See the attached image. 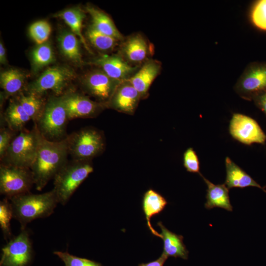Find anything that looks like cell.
<instances>
[{"label": "cell", "mask_w": 266, "mask_h": 266, "mask_svg": "<svg viewBox=\"0 0 266 266\" xmlns=\"http://www.w3.org/2000/svg\"><path fill=\"white\" fill-rule=\"evenodd\" d=\"M0 63L1 64H6L7 63L5 49L1 42L0 43Z\"/></svg>", "instance_id": "obj_38"}, {"label": "cell", "mask_w": 266, "mask_h": 266, "mask_svg": "<svg viewBox=\"0 0 266 266\" xmlns=\"http://www.w3.org/2000/svg\"><path fill=\"white\" fill-rule=\"evenodd\" d=\"M74 77L73 70L67 67H49L28 86L27 93L41 96L45 92L51 91L56 95H60Z\"/></svg>", "instance_id": "obj_8"}, {"label": "cell", "mask_w": 266, "mask_h": 266, "mask_svg": "<svg viewBox=\"0 0 266 266\" xmlns=\"http://www.w3.org/2000/svg\"><path fill=\"white\" fill-rule=\"evenodd\" d=\"M141 96L128 80L121 82L105 104L116 110L129 114L134 113Z\"/></svg>", "instance_id": "obj_15"}, {"label": "cell", "mask_w": 266, "mask_h": 266, "mask_svg": "<svg viewBox=\"0 0 266 266\" xmlns=\"http://www.w3.org/2000/svg\"><path fill=\"white\" fill-rule=\"evenodd\" d=\"M17 100L31 119L36 124L41 117L46 104L41 96L32 94L25 95L21 93Z\"/></svg>", "instance_id": "obj_27"}, {"label": "cell", "mask_w": 266, "mask_h": 266, "mask_svg": "<svg viewBox=\"0 0 266 266\" xmlns=\"http://www.w3.org/2000/svg\"><path fill=\"white\" fill-rule=\"evenodd\" d=\"M25 75L17 69L11 68L2 72L0 76L1 87L5 96H9L19 93L22 88Z\"/></svg>", "instance_id": "obj_26"}, {"label": "cell", "mask_w": 266, "mask_h": 266, "mask_svg": "<svg viewBox=\"0 0 266 266\" xmlns=\"http://www.w3.org/2000/svg\"><path fill=\"white\" fill-rule=\"evenodd\" d=\"M203 178L207 186L206 190V201L204 207L207 209L219 207L229 211H233L229 195V188L226 184H214L205 178L201 173L199 174Z\"/></svg>", "instance_id": "obj_19"}, {"label": "cell", "mask_w": 266, "mask_h": 266, "mask_svg": "<svg viewBox=\"0 0 266 266\" xmlns=\"http://www.w3.org/2000/svg\"><path fill=\"white\" fill-rule=\"evenodd\" d=\"M9 200L5 198L0 202V226L5 239L11 235L10 221L13 218L12 207Z\"/></svg>", "instance_id": "obj_30"}, {"label": "cell", "mask_w": 266, "mask_h": 266, "mask_svg": "<svg viewBox=\"0 0 266 266\" xmlns=\"http://www.w3.org/2000/svg\"><path fill=\"white\" fill-rule=\"evenodd\" d=\"M157 225L161 230L160 238L163 239L164 243L162 253L167 258L172 257L187 260L189 251L184 244L183 236L170 231L161 222H158Z\"/></svg>", "instance_id": "obj_18"}, {"label": "cell", "mask_w": 266, "mask_h": 266, "mask_svg": "<svg viewBox=\"0 0 266 266\" xmlns=\"http://www.w3.org/2000/svg\"><path fill=\"white\" fill-rule=\"evenodd\" d=\"M251 18L258 28L266 31V0L257 1L252 7Z\"/></svg>", "instance_id": "obj_32"}, {"label": "cell", "mask_w": 266, "mask_h": 266, "mask_svg": "<svg viewBox=\"0 0 266 266\" xmlns=\"http://www.w3.org/2000/svg\"><path fill=\"white\" fill-rule=\"evenodd\" d=\"M53 253L63 261L65 266H102L99 263L77 257L67 252L54 251Z\"/></svg>", "instance_id": "obj_33"}, {"label": "cell", "mask_w": 266, "mask_h": 266, "mask_svg": "<svg viewBox=\"0 0 266 266\" xmlns=\"http://www.w3.org/2000/svg\"><path fill=\"white\" fill-rule=\"evenodd\" d=\"M42 136L36 124L31 130L23 129L14 137L1 163L30 168L36 157Z\"/></svg>", "instance_id": "obj_3"}, {"label": "cell", "mask_w": 266, "mask_h": 266, "mask_svg": "<svg viewBox=\"0 0 266 266\" xmlns=\"http://www.w3.org/2000/svg\"><path fill=\"white\" fill-rule=\"evenodd\" d=\"M87 38L90 43L100 51H109L112 49L119 41L117 39L104 34L90 25L86 32Z\"/></svg>", "instance_id": "obj_29"}, {"label": "cell", "mask_w": 266, "mask_h": 266, "mask_svg": "<svg viewBox=\"0 0 266 266\" xmlns=\"http://www.w3.org/2000/svg\"><path fill=\"white\" fill-rule=\"evenodd\" d=\"M92 63L100 66L108 76L119 82L129 79L138 70L137 66H131L119 55H103Z\"/></svg>", "instance_id": "obj_14"}, {"label": "cell", "mask_w": 266, "mask_h": 266, "mask_svg": "<svg viewBox=\"0 0 266 266\" xmlns=\"http://www.w3.org/2000/svg\"><path fill=\"white\" fill-rule=\"evenodd\" d=\"M86 10L91 16V25L96 30L119 41L124 38L113 21L106 14L90 5L86 7Z\"/></svg>", "instance_id": "obj_22"}, {"label": "cell", "mask_w": 266, "mask_h": 266, "mask_svg": "<svg viewBox=\"0 0 266 266\" xmlns=\"http://www.w3.org/2000/svg\"><path fill=\"white\" fill-rule=\"evenodd\" d=\"M56 17L63 19L70 31L78 37L86 49L90 51L82 33V23L85 17L83 10L79 7L68 8L56 14Z\"/></svg>", "instance_id": "obj_24"}, {"label": "cell", "mask_w": 266, "mask_h": 266, "mask_svg": "<svg viewBox=\"0 0 266 266\" xmlns=\"http://www.w3.org/2000/svg\"><path fill=\"white\" fill-rule=\"evenodd\" d=\"M79 39L71 31L63 30L58 36V42L62 54L74 63L83 62Z\"/></svg>", "instance_id": "obj_23"}, {"label": "cell", "mask_w": 266, "mask_h": 266, "mask_svg": "<svg viewBox=\"0 0 266 266\" xmlns=\"http://www.w3.org/2000/svg\"><path fill=\"white\" fill-rule=\"evenodd\" d=\"M68 121L62 97H53L46 102L43 111L36 124L41 134L49 140L66 138Z\"/></svg>", "instance_id": "obj_5"}, {"label": "cell", "mask_w": 266, "mask_h": 266, "mask_svg": "<svg viewBox=\"0 0 266 266\" xmlns=\"http://www.w3.org/2000/svg\"><path fill=\"white\" fill-rule=\"evenodd\" d=\"M11 203L13 218L19 222L21 230L38 218L51 215L59 203L54 189L40 194L28 193L9 199Z\"/></svg>", "instance_id": "obj_2"}, {"label": "cell", "mask_w": 266, "mask_h": 266, "mask_svg": "<svg viewBox=\"0 0 266 266\" xmlns=\"http://www.w3.org/2000/svg\"><path fill=\"white\" fill-rule=\"evenodd\" d=\"M3 119L8 128L15 132L24 129L25 125L31 120L17 99L9 103Z\"/></svg>", "instance_id": "obj_25"}, {"label": "cell", "mask_w": 266, "mask_h": 266, "mask_svg": "<svg viewBox=\"0 0 266 266\" xmlns=\"http://www.w3.org/2000/svg\"><path fill=\"white\" fill-rule=\"evenodd\" d=\"M93 170L91 161H67L54 178L53 189L59 203L65 205Z\"/></svg>", "instance_id": "obj_4"}, {"label": "cell", "mask_w": 266, "mask_h": 266, "mask_svg": "<svg viewBox=\"0 0 266 266\" xmlns=\"http://www.w3.org/2000/svg\"><path fill=\"white\" fill-rule=\"evenodd\" d=\"M161 68V65L159 62L155 60H149L128 80L141 97L144 96L160 73Z\"/></svg>", "instance_id": "obj_16"}, {"label": "cell", "mask_w": 266, "mask_h": 266, "mask_svg": "<svg viewBox=\"0 0 266 266\" xmlns=\"http://www.w3.org/2000/svg\"><path fill=\"white\" fill-rule=\"evenodd\" d=\"M167 259V257L162 253L157 260L148 263L139 264L138 266H163Z\"/></svg>", "instance_id": "obj_37"}, {"label": "cell", "mask_w": 266, "mask_h": 266, "mask_svg": "<svg viewBox=\"0 0 266 266\" xmlns=\"http://www.w3.org/2000/svg\"><path fill=\"white\" fill-rule=\"evenodd\" d=\"M121 82L111 78L102 70L89 72L83 80L86 90L104 105L109 101Z\"/></svg>", "instance_id": "obj_12"}, {"label": "cell", "mask_w": 266, "mask_h": 266, "mask_svg": "<svg viewBox=\"0 0 266 266\" xmlns=\"http://www.w3.org/2000/svg\"><path fill=\"white\" fill-rule=\"evenodd\" d=\"M183 165L188 172L200 173L199 160L193 148H189L184 153Z\"/></svg>", "instance_id": "obj_34"}, {"label": "cell", "mask_w": 266, "mask_h": 266, "mask_svg": "<svg viewBox=\"0 0 266 266\" xmlns=\"http://www.w3.org/2000/svg\"><path fill=\"white\" fill-rule=\"evenodd\" d=\"M252 100L266 115V91L256 95Z\"/></svg>", "instance_id": "obj_36"}, {"label": "cell", "mask_w": 266, "mask_h": 266, "mask_svg": "<svg viewBox=\"0 0 266 266\" xmlns=\"http://www.w3.org/2000/svg\"><path fill=\"white\" fill-rule=\"evenodd\" d=\"M67 136L53 141L42 135L36 157L30 168L37 190L41 191L67 162Z\"/></svg>", "instance_id": "obj_1"}, {"label": "cell", "mask_w": 266, "mask_h": 266, "mask_svg": "<svg viewBox=\"0 0 266 266\" xmlns=\"http://www.w3.org/2000/svg\"><path fill=\"white\" fill-rule=\"evenodd\" d=\"M234 89L240 97L249 100L266 91V63L249 65L237 80Z\"/></svg>", "instance_id": "obj_9"}, {"label": "cell", "mask_w": 266, "mask_h": 266, "mask_svg": "<svg viewBox=\"0 0 266 266\" xmlns=\"http://www.w3.org/2000/svg\"><path fill=\"white\" fill-rule=\"evenodd\" d=\"M0 266H27L33 256V248L26 229L11 238L1 249Z\"/></svg>", "instance_id": "obj_10"}, {"label": "cell", "mask_w": 266, "mask_h": 266, "mask_svg": "<svg viewBox=\"0 0 266 266\" xmlns=\"http://www.w3.org/2000/svg\"><path fill=\"white\" fill-rule=\"evenodd\" d=\"M225 166L226 178L225 184L229 189L256 187L266 193V190L264 187H262L228 157L225 159Z\"/></svg>", "instance_id": "obj_17"}, {"label": "cell", "mask_w": 266, "mask_h": 266, "mask_svg": "<svg viewBox=\"0 0 266 266\" xmlns=\"http://www.w3.org/2000/svg\"><path fill=\"white\" fill-rule=\"evenodd\" d=\"M68 120L93 117L103 108L104 104L94 101L82 95L69 92L61 96Z\"/></svg>", "instance_id": "obj_13"}, {"label": "cell", "mask_w": 266, "mask_h": 266, "mask_svg": "<svg viewBox=\"0 0 266 266\" xmlns=\"http://www.w3.org/2000/svg\"><path fill=\"white\" fill-rule=\"evenodd\" d=\"M121 50L127 61L133 64L140 63L147 56L148 44L141 34H135L125 41Z\"/></svg>", "instance_id": "obj_21"}, {"label": "cell", "mask_w": 266, "mask_h": 266, "mask_svg": "<svg viewBox=\"0 0 266 266\" xmlns=\"http://www.w3.org/2000/svg\"><path fill=\"white\" fill-rule=\"evenodd\" d=\"M31 37L37 45L47 41L51 32L50 24L46 21L40 20L33 23L29 29Z\"/></svg>", "instance_id": "obj_31"}, {"label": "cell", "mask_w": 266, "mask_h": 266, "mask_svg": "<svg viewBox=\"0 0 266 266\" xmlns=\"http://www.w3.org/2000/svg\"><path fill=\"white\" fill-rule=\"evenodd\" d=\"M32 70L38 71L55 61V55L50 42L37 45L31 54Z\"/></svg>", "instance_id": "obj_28"}, {"label": "cell", "mask_w": 266, "mask_h": 266, "mask_svg": "<svg viewBox=\"0 0 266 266\" xmlns=\"http://www.w3.org/2000/svg\"><path fill=\"white\" fill-rule=\"evenodd\" d=\"M14 132L9 128H1L0 131V158L3 157L14 138Z\"/></svg>", "instance_id": "obj_35"}, {"label": "cell", "mask_w": 266, "mask_h": 266, "mask_svg": "<svg viewBox=\"0 0 266 266\" xmlns=\"http://www.w3.org/2000/svg\"><path fill=\"white\" fill-rule=\"evenodd\" d=\"M229 132L237 141L250 145L257 143L264 144L266 135L256 121L240 113L233 114L229 124Z\"/></svg>", "instance_id": "obj_11"}, {"label": "cell", "mask_w": 266, "mask_h": 266, "mask_svg": "<svg viewBox=\"0 0 266 266\" xmlns=\"http://www.w3.org/2000/svg\"><path fill=\"white\" fill-rule=\"evenodd\" d=\"M34 184L30 168L0 164V193L10 199L30 193Z\"/></svg>", "instance_id": "obj_7"}, {"label": "cell", "mask_w": 266, "mask_h": 266, "mask_svg": "<svg viewBox=\"0 0 266 266\" xmlns=\"http://www.w3.org/2000/svg\"><path fill=\"white\" fill-rule=\"evenodd\" d=\"M68 154L73 160L91 161L104 148V140L98 130L86 128L67 136Z\"/></svg>", "instance_id": "obj_6"}, {"label": "cell", "mask_w": 266, "mask_h": 266, "mask_svg": "<svg viewBox=\"0 0 266 266\" xmlns=\"http://www.w3.org/2000/svg\"><path fill=\"white\" fill-rule=\"evenodd\" d=\"M167 201L157 192L149 189L144 194L142 199V210L145 217L147 225L152 234L160 237V234L152 227L150 220L152 217L162 212Z\"/></svg>", "instance_id": "obj_20"}]
</instances>
